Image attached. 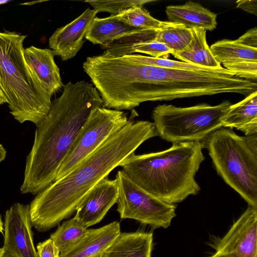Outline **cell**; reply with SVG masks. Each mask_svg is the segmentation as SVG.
Wrapping results in <instances>:
<instances>
[{
	"instance_id": "cell-1",
	"label": "cell",
	"mask_w": 257,
	"mask_h": 257,
	"mask_svg": "<svg viewBox=\"0 0 257 257\" xmlns=\"http://www.w3.org/2000/svg\"><path fill=\"white\" fill-rule=\"evenodd\" d=\"M132 110L127 123L113 133L72 170L37 194L30 205L32 226L45 232L76 211L88 192L146 141L158 136L153 122L135 120Z\"/></svg>"
},
{
	"instance_id": "cell-2",
	"label": "cell",
	"mask_w": 257,
	"mask_h": 257,
	"mask_svg": "<svg viewBox=\"0 0 257 257\" xmlns=\"http://www.w3.org/2000/svg\"><path fill=\"white\" fill-rule=\"evenodd\" d=\"M102 106L92 84L69 81L51 102L49 112L38 125L27 158L23 194L37 195L55 181L58 168L91 112Z\"/></svg>"
},
{
	"instance_id": "cell-3",
	"label": "cell",
	"mask_w": 257,
	"mask_h": 257,
	"mask_svg": "<svg viewBox=\"0 0 257 257\" xmlns=\"http://www.w3.org/2000/svg\"><path fill=\"white\" fill-rule=\"evenodd\" d=\"M202 149L200 141L174 143L162 151L134 153L118 166L147 193L176 204L201 189L195 176L205 159Z\"/></svg>"
},
{
	"instance_id": "cell-4",
	"label": "cell",
	"mask_w": 257,
	"mask_h": 257,
	"mask_svg": "<svg viewBox=\"0 0 257 257\" xmlns=\"http://www.w3.org/2000/svg\"><path fill=\"white\" fill-rule=\"evenodd\" d=\"M26 37L6 30L0 32V87L14 118L38 126L50 111L51 96L29 72L23 53Z\"/></svg>"
},
{
	"instance_id": "cell-5",
	"label": "cell",
	"mask_w": 257,
	"mask_h": 257,
	"mask_svg": "<svg viewBox=\"0 0 257 257\" xmlns=\"http://www.w3.org/2000/svg\"><path fill=\"white\" fill-rule=\"evenodd\" d=\"M201 143L217 174L248 205L257 208V134L240 136L221 127Z\"/></svg>"
},
{
	"instance_id": "cell-6",
	"label": "cell",
	"mask_w": 257,
	"mask_h": 257,
	"mask_svg": "<svg viewBox=\"0 0 257 257\" xmlns=\"http://www.w3.org/2000/svg\"><path fill=\"white\" fill-rule=\"evenodd\" d=\"M231 103L216 105L201 103L189 107L159 105L152 111L158 136L172 143L200 141L222 126V119Z\"/></svg>"
},
{
	"instance_id": "cell-7",
	"label": "cell",
	"mask_w": 257,
	"mask_h": 257,
	"mask_svg": "<svg viewBox=\"0 0 257 257\" xmlns=\"http://www.w3.org/2000/svg\"><path fill=\"white\" fill-rule=\"evenodd\" d=\"M118 187L117 211L121 219H132L155 229L167 228L176 216V205L152 196L122 170L115 176Z\"/></svg>"
},
{
	"instance_id": "cell-8",
	"label": "cell",
	"mask_w": 257,
	"mask_h": 257,
	"mask_svg": "<svg viewBox=\"0 0 257 257\" xmlns=\"http://www.w3.org/2000/svg\"><path fill=\"white\" fill-rule=\"evenodd\" d=\"M128 120L121 110L101 106L94 109L58 168L55 181L75 168Z\"/></svg>"
},
{
	"instance_id": "cell-9",
	"label": "cell",
	"mask_w": 257,
	"mask_h": 257,
	"mask_svg": "<svg viewBox=\"0 0 257 257\" xmlns=\"http://www.w3.org/2000/svg\"><path fill=\"white\" fill-rule=\"evenodd\" d=\"M209 257H257V208L248 205Z\"/></svg>"
},
{
	"instance_id": "cell-10",
	"label": "cell",
	"mask_w": 257,
	"mask_h": 257,
	"mask_svg": "<svg viewBox=\"0 0 257 257\" xmlns=\"http://www.w3.org/2000/svg\"><path fill=\"white\" fill-rule=\"evenodd\" d=\"M32 226L30 205H12L5 216L4 252L12 257H38Z\"/></svg>"
},
{
	"instance_id": "cell-11",
	"label": "cell",
	"mask_w": 257,
	"mask_h": 257,
	"mask_svg": "<svg viewBox=\"0 0 257 257\" xmlns=\"http://www.w3.org/2000/svg\"><path fill=\"white\" fill-rule=\"evenodd\" d=\"M118 194L116 179L103 178L84 196L77 207L74 218L87 228L99 222L116 203Z\"/></svg>"
},
{
	"instance_id": "cell-12",
	"label": "cell",
	"mask_w": 257,
	"mask_h": 257,
	"mask_svg": "<svg viewBox=\"0 0 257 257\" xmlns=\"http://www.w3.org/2000/svg\"><path fill=\"white\" fill-rule=\"evenodd\" d=\"M98 12L87 8L66 25L58 28L49 40V46L63 61L73 58L81 49L83 40Z\"/></svg>"
},
{
	"instance_id": "cell-13",
	"label": "cell",
	"mask_w": 257,
	"mask_h": 257,
	"mask_svg": "<svg viewBox=\"0 0 257 257\" xmlns=\"http://www.w3.org/2000/svg\"><path fill=\"white\" fill-rule=\"evenodd\" d=\"M25 62L33 80L51 96L64 86L50 49L32 46L24 49Z\"/></svg>"
},
{
	"instance_id": "cell-14",
	"label": "cell",
	"mask_w": 257,
	"mask_h": 257,
	"mask_svg": "<svg viewBox=\"0 0 257 257\" xmlns=\"http://www.w3.org/2000/svg\"><path fill=\"white\" fill-rule=\"evenodd\" d=\"M120 224L113 221L96 229H87L72 247L60 257H95L102 254L120 234Z\"/></svg>"
},
{
	"instance_id": "cell-15",
	"label": "cell",
	"mask_w": 257,
	"mask_h": 257,
	"mask_svg": "<svg viewBox=\"0 0 257 257\" xmlns=\"http://www.w3.org/2000/svg\"><path fill=\"white\" fill-rule=\"evenodd\" d=\"M165 12L169 22L182 24L187 28L213 31L217 26V15L198 3L191 1L178 6H169Z\"/></svg>"
},
{
	"instance_id": "cell-16",
	"label": "cell",
	"mask_w": 257,
	"mask_h": 257,
	"mask_svg": "<svg viewBox=\"0 0 257 257\" xmlns=\"http://www.w3.org/2000/svg\"><path fill=\"white\" fill-rule=\"evenodd\" d=\"M221 121L223 127L236 128L245 136L257 134V91L231 104Z\"/></svg>"
},
{
	"instance_id": "cell-17",
	"label": "cell",
	"mask_w": 257,
	"mask_h": 257,
	"mask_svg": "<svg viewBox=\"0 0 257 257\" xmlns=\"http://www.w3.org/2000/svg\"><path fill=\"white\" fill-rule=\"evenodd\" d=\"M153 245L151 232H121L102 257H151Z\"/></svg>"
},
{
	"instance_id": "cell-18",
	"label": "cell",
	"mask_w": 257,
	"mask_h": 257,
	"mask_svg": "<svg viewBox=\"0 0 257 257\" xmlns=\"http://www.w3.org/2000/svg\"><path fill=\"white\" fill-rule=\"evenodd\" d=\"M141 30L125 24L115 16L105 18L96 17L85 38L93 44L106 48L113 41Z\"/></svg>"
},
{
	"instance_id": "cell-19",
	"label": "cell",
	"mask_w": 257,
	"mask_h": 257,
	"mask_svg": "<svg viewBox=\"0 0 257 257\" xmlns=\"http://www.w3.org/2000/svg\"><path fill=\"white\" fill-rule=\"evenodd\" d=\"M192 39L182 51L172 55L180 61L199 67L217 68L221 67L212 54L206 38V31L202 28L191 29Z\"/></svg>"
},
{
	"instance_id": "cell-20",
	"label": "cell",
	"mask_w": 257,
	"mask_h": 257,
	"mask_svg": "<svg viewBox=\"0 0 257 257\" xmlns=\"http://www.w3.org/2000/svg\"><path fill=\"white\" fill-rule=\"evenodd\" d=\"M210 50L220 64L238 60L257 61V48L244 45L236 40L223 39L210 46Z\"/></svg>"
},
{
	"instance_id": "cell-21",
	"label": "cell",
	"mask_w": 257,
	"mask_h": 257,
	"mask_svg": "<svg viewBox=\"0 0 257 257\" xmlns=\"http://www.w3.org/2000/svg\"><path fill=\"white\" fill-rule=\"evenodd\" d=\"M192 39L191 29L185 26L169 21H161L155 41L166 45L173 51V54L184 49Z\"/></svg>"
},
{
	"instance_id": "cell-22",
	"label": "cell",
	"mask_w": 257,
	"mask_h": 257,
	"mask_svg": "<svg viewBox=\"0 0 257 257\" xmlns=\"http://www.w3.org/2000/svg\"><path fill=\"white\" fill-rule=\"evenodd\" d=\"M158 30H141L113 41L103 55L116 58L133 53V48L139 44L155 41Z\"/></svg>"
},
{
	"instance_id": "cell-23",
	"label": "cell",
	"mask_w": 257,
	"mask_h": 257,
	"mask_svg": "<svg viewBox=\"0 0 257 257\" xmlns=\"http://www.w3.org/2000/svg\"><path fill=\"white\" fill-rule=\"evenodd\" d=\"M87 229L73 217L64 221L50 235V238L61 252L74 245Z\"/></svg>"
},
{
	"instance_id": "cell-24",
	"label": "cell",
	"mask_w": 257,
	"mask_h": 257,
	"mask_svg": "<svg viewBox=\"0 0 257 257\" xmlns=\"http://www.w3.org/2000/svg\"><path fill=\"white\" fill-rule=\"evenodd\" d=\"M115 16L125 24L143 30H158L161 23L143 7L131 8Z\"/></svg>"
},
{
	"instance_id": "cell-25",
	"label": "cell",
	"mask_w": 257,
	"mask_h": 257,
	"mask_svg": "<svg viewBox=\"0 0 257 257\" xmlns=\"http://www.w3.org/2000/svg\"><path fill=\"white\" fill-rule=\"evenodd\" d=\"M123 56L127 59L137 63L169 68L187 70H209L211 69L199 67L180 61L173 60L167 58H153L139 54H131Z\"/></svg>"
},
{
	"instance_id": "cell-26",
	"label": "cell",
	"mask_w": 257,
	"mask_h": 257,
	"mask_svg": "<svg viewBox=\"0 0 257 257\" xmlns=\"http://www.w3.org/2000/svg\"><path fill=\"white\" fill-rule=\"evenodd\" d=\"M153 0L125 1H86L93 9L99 12H105L112 16H117L122 12L134 7H143L145 4L153 2Z\"/></svg>"
},
{
	"instance_id": "cell-27",
	"label": "cell",
	"mask_w": 257,
	"mask_h": 257,
	"mask_svg": "<svg viewBox=\"0 0 257 257\" xmlns=\"http://www.w3.org/2000/svg\"><path fill=\"white\" fill-rule=\"evenodd\" d=\"M224 68L237 76L252 81H257V61L238 60L223 63Z\"/></svg>"
},
{
	"instance_id": "cell-28",
	"label": "cell",
	"mask_w": 257,
	"mask_h": 257,
	"mask_svg": "<svg viewBox=\"0 0 257 257\" xmlns=\"http://www.w3.org/2000/svg\"><path fill=\"white\" fill-rule=\"evenodd\" d=\"M133 52L148 54L153 58H160L172 54L173 51L163 43L154 41L152 42L137 45L133 48Z\"/></svg>"
},
{
	"instance_id": "cell-29",
	"label": "cell",
	"mask_w": 257,
	"mask_h": 257,
	"mask_svg": "<svg viewBox=\"0 0 257 257\" xmlns=\"http://www.w3.org/2000/svg\"><path fill=\"white\" fill-rule=\"evenodd\" d=\"M38 257H60V252L50 238L37 245Z\"/></svg>"
},
{
	"instance_id": "cell-30",
	"label": "cell",
	"mask_w": 257,
	"mask_h": 257,
	"mask_svg": "<svg viewBox=\"0 0 257 257\" xmlns=\"http://www.w3.org/2000/svg\"><path fill=\"white\" fill-rule=\"evenodd\" d=\"M236 40L244 45L257 48V28L248 30Z\"/></svg>"
},
{
	"instance_id": "cell-31",
	"label": "cell",
	"mask_w": 257,
	"mask_h": 257,
	"mask_svg": "<svg viewBox=\"0 0 257 257\" xmlns=\"http://www.w3.org/2000/svg\"><path fill=\"white\" fill-rule=\"evenodd\" d=\"M237 8H240L247 13L257 16L256 0H239L236 2Z\"/></svg>"
},
{
	"instance_id": "cell-32",
	"label": "cell",
	"mask_w": 257,
	"mask_h": 257,
	"mask_svg": "<svg viewBox=\"0 0 257 257\" xmlns=\"http://www.w3.org/2000/svg\"><path fill=\"white\" fill-rule=\"evenodd\" d=\"M6 156V151L2 145L0 144V162L4 161Z\"/></svg>"
},
{
	"instance_id": "cell-33",
	"label": "cell",
	"mask_w": 257,
	"mask_h": 257,
	"mask_svg": "<svg viewBox=\"0 0 257 257\" xmlns=\"http://www.w3.org/2000/svg\"><path fill=\"white\" fill-rule=\"evenodd\" d=\"M7 99L5 95L0 87V104H2L4 103H7Z\"/></svg>"
},
{
	"instance_id": "cell-34",
	"label": "cell",
	"mask_w": 257,
	"mask_h": 257,
	"mask_svg": "<svg viewBox=\"0 0 257 257\" xmlns=\"http://www.w3.org/2000/svg\"><path fill=\"white\" fill-rule=\"evenodd\" d=\"M4 223L2 221L1 216L0 215V232L2 234H4Z\"/></svg>"
},
{
	"instance_id": "cell-35",
	"label": "cell",
	"mask_w": 257,
	"mask_h": 257,
	"mask_svg": "<svg viewBox=\"0 0 257 257\" xmlns=\"http://www.w3.org/2000/svg\"><path fill=\"white\" fill-rule=\"evenodd\" d=\"M11 1V0H0V5L6 4Z\"/></svg>"
},
{
	"instance_id": "cell-36",
	"label": "cell",
	"mask_w": 257,
	"mask_h": 257,
	"mask_svg": "<svg viewBox=\"0 0 257 257\" xmlns=\"http://www.w3.org/2000/svg\"><path fill=\"white\" fill-rule=\"evenodd\" d=\"M4 253V251L3 248H0V257H2Z\"/></svg>"
},
{
	"instance_id": "cell-37",
	"label": "cell",
	"mask_w": 257,
	"mask_h": 257,
	"mask_svg": "<svg viewBox=\"0 0 257 257\" xmlns=\"http://www.w3.org/2000/svg\"><path fill=\"white\" fill-rule=\"evenodd\" d=\"M2 257H12V256L7 254V253L4 252V253L3 255L2 256Z\"/></svg>"
},
{
	"instance_id": "cell-38",
	"label": "cell",
	"mask_w": 257,
	"mask_h": 257,
	"mask_svg": "<svg viewBox=\"0 0 257 257\" xmlns=\"http://www.w3.org/2000/svg\"><path fill=\"white\" fill-rule=\"evenodd\" d=\"M102 254L96 256L95 257H102Z\"/></svg>"
}]
</instances>
